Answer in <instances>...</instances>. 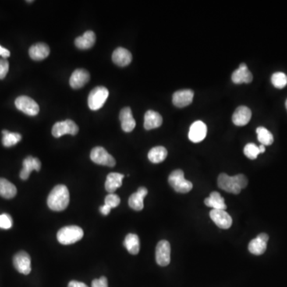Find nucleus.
<instances>
[{
  "label": "nucleus",
  "mask_w": 287,
  "mask_h": 287,
  "mask_svg": "<svg viewBox=\"0 0 287 287\" xmlns=\"http://www.w3.org/2000/svg\"><path fill=\"white\" fill-rule=\"evenodd\" d=\"M207 125L203 123V121H196L191 125L190 129H189V140L194 143L201 142L207 136Z\"/></svg>",
  "instance_id": "nucleus-13"
},
{
  "label": "nucleus",
  "mask_w": 287,
  "mask_h": 287,
  "mask_svg": "<svg viewBox=\"0 0 287 287\" xmlns=\"http://www.w3.org/2000/svg\"><path fill=\"white\" fill-rule=\"evenodd\" d=\"M15 106L26 115L36 116L40 113V106L34 100L27 96H20L15 100Z\"/></svg>",
  "instance_id": "nucleus-7"
},
{
  "label": "nucleus",
  "mask_w": 287,
  "mask_h": 287,
  "mask_svg": "<svg viewBox=\"0 0 287 287\" xmlns=\"http://www.w3.org/2000/svg\"><path fill=\"white\" fill-rule=\"evenodd\" d=\"M3 145L5 147H12L17 145L21 140L22 136L18 132H11L8 130H3Z\"/></svg>",
  "instance_id": "nucleus-30"
},
{
  "label": "nucleus",
  "mask_w": 287,
  "mask_h": 287,
  "mask_svg": "<svg viewBox=\"0 0 287 287\" xmlns=\"http://www.w3.org/2000/svg\"><path fill=\"white\" fill-rule=\"evenodd\" d=\"M84 236V231L78 226H67L58 231L57 239L61 244L70 245L79 242Z\"/></svg>",
  "instance_id": "nucleus-2"
},
{
  "label": "nucleus",
  "mask_w": 287,
  "mask_h": 287,
  "mask_svg": "<svg viewBox=\"0 0 287 287\" xmlns=\"http://www.w3.org/2000/svg\"><path fill=\"white\" fill-rule=\"evenodd\" d=\"M148 190L145 187H140L137 192L131 195L129 199V205L135 211H141L144 208V199L147 196Z\"/></svg>",
  "instance_id": "nucleus-21"
},
{
  "label": "nucleus",
  "mask_w": 287,
  "mask_h": 287,
  "mask_svg": "<svg viewBox=\"0 0 287 287\" xmlns=\"http://www.w3.org/2000/svg\"><path fill=\"white\" fill-rule=\"evenodd\" d=\"M90 159L93 162L104 166L114 167L116 161L112 155L102 147H95L90 153Z\"/></svg>",
  "instance_id": "nucleus-6"
},
{
  "label": "nucleus",
  "mask_w": 287,
  "mask_h": 287,
  "mask_svg": "<svg viewBox=\"0 0 287 287\" xmlns=\"http://www.w3.org/2000/svg\"><path fill=\"white\" fill-rule=\"evenodd\" d=\"M120 121L121 122V128L125 132H132L136 127V121L133 118L132 110L129 107H125L121 110Z\"/></svg>",
  "instance_id": "nucleus-20"
},
{
  "label": "nucleus",
  "mask_w": 287,
  "mask_h": 287,
  "mask_svg": "<svg viewBox=\"0 0 287 287\" xmlns=\"http://www.w3.org/2000/svg\"><path fill=\"white\" fill-rule=\"evenodd\" d=\"M9 71V62L5 58L0 59V79H4Z\"/></svg>",
  "instance_id": "nucleus-36"
},
{
  "label": "nucleus",
  "mask_w": 287,
  "mask_h": 287,
  "mask_svg": "<svg viewBox=\"0 0 287 287\" xmlns=\"http://www.w3.org/2000/svg\"><path fill=\"white\" fill-rule=\"evenodd\" d=\"M243 153H244L245 156L250 160H256L258 156L260 154L259 146H256V144L254 143L247 144L244 147Z\"/></svg>",
  "instance_id": "nucleus-33"
},
{
  "label": "nucleus",
  "mask_w": 287,
  "mask_h": 287,
  "mask_svg": "<svg viewBox=\"0 0 287 287\" xmlns=\"http://www.w3.org/2000/svg\"><path fill=\"white\" fill-rule=\"evenodd\" d=\"M69 203V190L67 187L63 185L54 187L47 199V205L52 211H63L68 207Z\"/></svg>",
  "instance_id": "nucleus-1"
},
{
  "label": "nucleus",
  "mask_w": 287,
  "mask_h": 287,
  "mask_svg": "<svg viewBox=\"0 0 287 287\" xmlns=\"http://www.w3.org/2000/svg\"><path fill=\"white\" fill-rule=\"evenodd\" d=\"M23 168L20 172V178L23 181H26L30 176L32 171H40L41 169V161L38 158L33 157H27L24 159L23 163Z\"/></svg>",
  "instance_id": "nucleus-15"
},
{
  "label": "nucleus",
  "mask_w": 287,
  "mask_h": 287,
  "mask_svg": "<svg viewBox=\"0 0 287 287\" xmlns=\"http://www.w3.org/2000/svg\"><path fill=\"white\" fill-rule=\"evenodd\" d=\"M92 287H108V280L104 276L100 278L93 280Z\"/></svg>",
  "instance_id": "nucleus-38"
},
{
  "label": "nucleus",
  "mask_w": 287,
  "mask_h": 287,
  "mask_svg": "<svg viewBox=\"0 0 287 287\" xmlns=\"http://www.w3.org/2000/svg\"><path fill=\"white\" fill-rule=\"evenodd\" d=\"M68 287H89L86 284L81 281H71L68 284Z\"/></svg>",
  "instance_id": "nucleus-40"
},
{
  "label": "nucleus",
  "mask_w": 287,
  "mask_h": 287,
  "mask_svg": "<svg viewBox=\"0 0 287 287\" xmlns=\"http://www.w3.org/2000/svg\"><path fill=\"white\" fill-rule=\"evenodd\" d=\"M113 62L121 67L129 65L132 62V56L130 51L123 47H118L113 53Z\"/></svg>",
  "instance_id": "nucleus-19"
},
{
  "label": "nucleus",
  "mask_w": 287,
  "mask_h": 287,
  "mask_svg": "<svg viewBox=\"0 0 287 287\" xmlns=\"http://www.w3.org/2000/svg\"><path fill=\"white\" fill-rule=\"evenodd\" d=\"M156 261L161 267H166L171 261V246L168 241L161 240L156 248Z\"/></svg>",
  "instance_id": "nucleus-8"
},
{
  "label": "nucleus",
  "mask_w": 287,
  "mask_h": 287,
  "mask_svg": "<svg viewBox=\"0 0 287 287\" xmlns=\"http://www.w3.org/2000/svg\"><path fill=\"white\" fill-rule=\"evenodd\" d=\"M269 236L267 234H259L256 239H252L248 245V250L255 256H261L267 250Z\"/></svg>",
  "instance_id": "nucleus-12"
},
{
  "label": "nucleus",
  "mask_w": 287,
  "mask_h": 287,
  "mask_svg": "<svg viewBox=\"0 0 287 287\" xmlns=\"http://www.w3.org/2000/svg\"><path fill=\"white\" fill-rule=\"evenodd\" d=\"M124 246L131 255H137L140 252V239L136 234H128L124 241Z\"/></svg>",
  "instance_id": "nucleus-28"
},
{
  "label": "nucleus",
  "mask_w": 287,
  "mask_h": 287,
  "mask_svg": "<svg viewBox=\"0 0 287 287\" xmlns=\"http://www.w3.org/2000/svg\"><path fill=\"white\" fill-rule=\"evenodd\" d=\"M271 82L277 89H283L287 85V76L282 72H277L271 77Z\"/></svg>",
  "instance_id": "nucleus-32"
},
{
  "label": "nucleus",
  "mask_w": 287,
  "mask_h": 287,
  "mask_svg": "<svg viewBox=\"0 0 287 287\" xmlns=\"http://www.w3.org/2000/svg\"><path fill=\"white\" fill-rule=\"evenodd\" d=\"M259 149L260 153H264L265 151H266V149H265V146H263V145H260V146H259Z\"/></svg>",
  "instance_id": "nucleus-42"
},
{
  "label": "nucleus",
  "mask_w": 287,
  "mask_h": 287,
  "mask_svg": "<svg viewBox=\"0 0 287 287\" xmlns=\"http://www.w3.org/2000/svg\"><path fill=\"white\" fill-rule=\"evenodd\" d=\"M90 73L84 69H77L69 79V85L73 89H80L90 81Z\"/></svg>",
  "instance_id": "nucleus-16"
},
{
  "label": "nucleus",
  "mask_w": 287,
  "mask_h": 287,
  "mask_svg": "<svg viewBox=\"0 0 287 287\" xmlns=\"http://www.w3.org/2000/svg\"><path fill=\"white\" fill-rule=\"evenodd\" d=\"M109 90L104 86L94 88L88 97V104L90 110L96 111L102 108L109 97Z\"/></svg>",
  "instance_id": "nucleus-4"
},
{
  "label": "nucleus",
  "mask_w": 287,
  "mask_h": 287,
  "mask_svg": "<svg viewBox=\"0 0 287 287\" xmlns=\"http://www.w3.org/2000/svg\"><path fill=\"white\" fill-rule=\"evenodd\" d=\"M79 128L75 121L71 120H65L64 121H59L54 124L52 128V134L54 137L59 138L65 134H78Z\"/></svg>",
  "instance_id": "nucleus-5"
},
{
  "label": "nucleus",
  "mask_w": 287,
  "mask_h": 287,
  "mask_svg": "<svg viewBox=\"0 0 287 287\" xmlns=\"http://www.w3.org/2000/svg\"><path fill=\"white\" fill-rule=\"evenodd\" d=\"M232 82L235 84H242V83H250L253 80V75L252 72L248 69L246 64L242 63L239 65V69L234 71L231 76Z\"/></svg>",
  "instance_id": "nucleus-17"
},
{
  "label": "nucleus",
  "mask_w": 287,
  "mask_h": 287,
  "mask_svg": "<svg viewBox=\"0 0 287 287\" xmlns=\"http://www.w3.org/2000/svg\"><path fill=\"white\" fill-rule=\"evenodd\" d=\"M13 220L10 214L4 213L0 214V228L8 230L12 228Z\"/></svg>",
  "instance_id": "nucleus-34"
},
{
  "label": "nucleus",
  "mask_w": 287,
  "mask_h": 287,
  "mask_svg": "<svg viewBox=\"0 0 287 287\" xmlns=\"http://www.w3.org/2000/svg\"><path fill=\"white\" fill-rule=\"evenodd\" d=\"M17 194L16 187L8 180L0 178V196L5 199H12Z\"/></svg>",
  "instance_id": "nucleus-27"
},
{
  "label": "nucleus",
  "mask_w": 287,
  "mask_h": 287,
  "mask_svg": "<svg viewBox=\"0 0 287 287\" xmlns=\"http://www.w3.org/2000/svg\"><path fill=\"white\" fill-rule=\"evenodd\" d=\"M50 52V47L46 43H36L29 49V55L34 61L45 59L49 56Z\"/></svg>",
  "instance_id": "nucleus-22"
},
{
  "label": "nucleus",
  "mask_w": 287,
  "mask_h": 287,
  "mask_svg": "<svg viewBox=\"0 0 287 287\" xmlns=\"http://www.w3.org/2000/svg\"><path fill=\"white\" fill-rule=\"evenodd\" d=\"M285 108H286L287 110V99H286V101H285Z\"/></svg>",
  "instance_id": "nucleus-43"
},
{
  "label": "nucleus",
  "mask_w": 287,
  "mask_h": 287,
  "mask_svg": "<svg viewBox=\"0 0 287 287\" xmlns=\"http://www.w3.org/2000/svg\"><path fill=\"white\" fill-rule=\"evenodd\" d=\"M14 267L21 274H30L31 271V259L26 252H19L13 258Z\"/></svg>",
  "instance_id": "nucleus-9"
},
{
  "label": "nucleus",
  "mask_w": 287,
  "mask_h": 287,
  "mask_svg": "<svg viewBox=\"0 0 287 287\" xmlns=\"http://www.w3.org/2000/svg\"><path fill=\"white\" fill-rule=\"evenodd\" d=\"M168 183L172 189L179 193H188L193 188L192 182L187 181L185 173L181 169H176L170 174Z\"/></svg>",
  "instance_id": "nucleus-3"
},
{
  "label": "nucleus",
  "mask_w": 287,
  "mask_h": 287,
  "mask_svg": "<svg viewBox=\"0 0 287 287\" xmlns=\"http://www.w3.org/2000/svg\"><path fill=\"white\" fill-rule=\"evenodd\" d=\"M204 203L207 207H211L217 210H224L227 209V205L224 202V198L217 192H211L208 198H206Z\"/></svg>",
  "instance_id": "nucleus-26"
},
{
  "label": "nucleus",
  "mask_w": 287,
  "mask_h": 287,
  "mask_svg": "<svg viewBox=\"0 0 287 287\" xmlns=\"http://www.w3.org/2000/svg\"><path fill=\"white\" fill-rule=\"evenodd\" d=\"M163 123V118L161 114L153 110H149L145 114L144 127L146 130L157 129L161 127Z\"/></svg>",
  "instance_id": "nucleus-23"
},
{
  "label": "nucleus",
  "mask_w": 287,
  "mask_h": 287,
  "mask_svg": "<svg viewBox=\"0 0 287 287\" xmlns=\"http://www.w3.org/2000/svg\"><path fill=\"white\" fill-rule=\"evenodd\" d=\"M210 217L216 225L221 229H228L232 225V218L224 210L212 209L210 211Z\"/></svg>",
  "instance_id": "nucleus-11"
},
{
  "label": "nucleus",
  "mask_w": 287,
  "mask_h": 287,
  "mask_svg": "<svg viewBox=\"0 0 287 287\" xmlns=\"http://www.w3.org/2000/svg\"><path fill=\"white\" fill-rule=\"evenodd\" d=\"M111 207H109L106 204H104V205L101 206L100 207V211H101V214H104V216H107V214H110V211H111Z\"/></svg>",
  "instance_id": "nucleus-41"
},
{
  "label": "nucleus",
  "mask_w": 287,
  "mask_h": 287,
  "mask_svg": "<svg viewBox=\"0 0 287 287\" xmlns=\"http://www.w3.org/2000/svg\"><path fill=\"white\" fill-rule=\"evenodd\" d=\"M194 92L191 90H182L174 93L172 102L174 105L179 108L188 106L193 101Z\"/></svg>",
  "instance_id": "nucleus-14"
},
{
  "label": "nucleus",
  "mask_w": 287,
  "mask_h": 287,
  "mask_svg": "<svg viewBox=\"0 0 287 287\" xmlns=\"http://www.w3.org/2000/svg\"><path fill=\"white\" fill-rule=\"evenodd\" d=\"M96 35L94 32L88 30L85 32L83 35L77 38L75 40V46L80 50H88L93 47L95 44Z\"/></svg>",
  "instance_id": "nucleus-24"
},
{
  "label": "nucleus",
  "mask_w": 287,
  "mask_h": 287,
  "mask_svg": "<svg viewBox=\"0 0 287 287\" xmlns=\"http://www.w3.org/2000/svg\"><path fill=\"white\" fill-rule=\"evenodd\" d=\"M218 186L222 190L232 194H239L242 190L240 187L236 183L235 175L229 176L226 173H221L219 175Z\"/></svg>",
  "instance_id": "nucleus-10"
},
{
  "label": "nucleus",
  "mask_w": 287,
  "mask_h": 287,
  "mask_svg": "<svg viewBox=\"0 0 287 287\" xmlns=\"http://www.w3.org/2000/svg\"><path fill=\"white\" fill-rule=\"evenodd\" d=\"M258 135V140L263 146H271L274 142V136L272 133L264 127H259L256 129Z\"/></svg>",
  "instance_id": "nucleus-31"
},
{
  "label": "nucleus",
  "mask_w": 287,
  "mask_h": 287,
  "mask_svg": "<svg viewBox=\"0 0 287 287\" xmlns=\"http://www.w3.org/2000/svg\"><path fill=\"white\" fill-rule=\"evenodd\" d=\"M10 55H11V52L8 51V49L4 48L2 46L0 45V56H2L3 58H9Z\"/></svg>",
  "instance_id": "nucleus-39"
},
{
  "label": "nucleus",
  "mask_w": 287,
  "mask_h": 287,
  "mask_svg": "<svg viewBox=\"0 0 287 287\" xmlns=\"http://www.w3.org/2000/svg\"><path fill=\"white\" fill-rule=\"evenodd\" d=\"M125 175L122 174L117 173V172H111L107 175L106 181H105V190L109 193H114L115 191L118 190L120 187L122 185Z\"/></svg>",
  "instance_id": "nucleus-25"
},
{
  "label": "nucleus",
  "mask_w": 287,
  "mask_h": 287,
  "mask_svg": "<svg viewBox=\"0 0 287 287\" xmlns=\"http://www.w3.org/2000/svg\"><path fill=\"white\" fill-rule=\"evenodd\" d=\"M120 203H121V199L118 195L114 194V193H110L104 199V204H106L111 208L118 207Z\"/></svg>",
  "instance_id": "nucleus-35"
},
{
  "label": "nucleus",
  "mask_w": 287,
  "mask_h": 287,
  "mask_svg": "<svg viewBox=\"0 0 287 287\" xmlns=\"http://www.w3.org/2000/svg\"><path fill=\"white\" fill-rule=\"evenodd\" d=\"M252 116V111L250 109L244 105H241L235 110L232 116V121L237 126H244L249 123Z\"/></svg>",
  "instance_id": "nucleus-18"
},
{
  "label": "nucleus",
  "mask_w": 287,
  "mask_h": 287,
  "mask_svg": "<svg viewBox=\"0 0 287 287\" xmlns=\"http://www.w3.org/2000/svg\"><path fill=\"white\" fill-rule=\"evenodd\" d=\"M168 156V151L163 146H157L149 152L148 157L149 160L153 164H159L163 162Z\"/></svg>",
  "instance_id": "nucleus-29"
},
{
  "label": "nucleus",
  "mask_w": 287,
  "mask_h": 287,
  "mask_svg": "<svg viewBox=\"0 0 287 287\" xmlns=\"http://www.w3.org/2000/svg\"><path fill=\"white\" fill-rule=\"evenodd\" d=\"M235 181L236 183L238 184L241 189H243L247 186L248 181L247 178L242 174H239V175H235Z\"/></svg>",
  "instance_id": "nucleus-37"
}]
</instances>
